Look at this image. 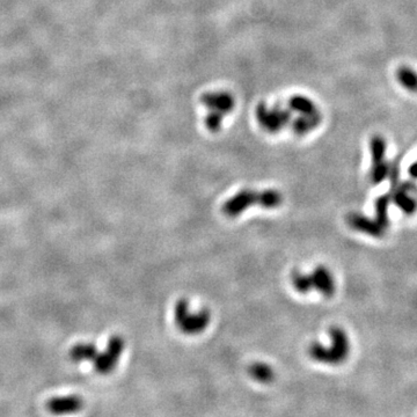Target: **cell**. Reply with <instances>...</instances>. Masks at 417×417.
Wrapping results in <instances>:
<instances>
[{"mask_svg": "<svg viewBox=\"0 0 417 417\" xmlns=\"http://www.w3.org/2000/svg\"><path fill=\"white\" fill-rule=\"evenodd\" d=\"M254 204L260 206L262 204V191L256 192L253 190H242L225 202V204L223 205V212L227 217L234 218Z\"/></svg>", "mask_w": 417, "mask_h": 417, "instance_id": "cell-5", "label": "cell"}, {"mask_svg": "<svg viewBox=\"0 0 417 417\" xmlns=\"http://www.w3.org/2000/svg\"><path fill=\"white\" fill-rule=\"evenodd\" d=\"M409 175L412 179H417V161L411 163L409 167Z\"/></svg>", "mask_w": 417, "mask_h": 417, "instance_id": "cell-15", "label": "cell"}, {"mask_svg": "<svg viewBox=\"0 0 417 417\" xmlns=\"http://www.w3.org/2000/svg\"><path fill=\"white\" fill-rule=\"evenodd\" d=\"M391 200L394 204L406 214H412L417 209V203L414 197L410 195V191L404 188L403 184L398 183L392 188Z\"/></svg>", "mask_w": 417, "mask_h": 417, "instance_id": "cell-9", "label": "cell"}, {"mask_svg": "<svg viewBox=\"0 0 417 417\" xmlns=\"http://www.w3.org/2000/svg\"><path fill=\"white\" fill-rule=\"evenodd\" d=\"M398 81L407 91L417 93V72L408 66H401L397 72Z\"/></svg>", "mask_w": 417, "mask_h": 417, "instance_id": "cell-11", "label": "cell"}, {"mask_svg": "<svg viewBox=\"0 0 417 417\" xmlns=\"http://www.w3.org/2000/svg\"><path fill=\"white\" fill-rule=\"evenodd\" d=\"M84 401L77 395H69V397L53 398L46 403V408L49 411L56 415L71 414V412L78 411L82 408Z\"/></svg>", "mask_w": 417, "mask_h": 417, "instance_id": "cell-8", "label": "cell"}, {"mask_svg": "<svg viewBox=\"0 0 417 417\" xmlns=\"http://www.w3.org/2000/svg\"><path fill=\"white\" fill-rule=\"evenodd\" d=\"M371 154H372V170L371 181L373 184H379L388 178L390 163L386 162V143L382 137L376 136L371 141Z\"/></svg>", "mask_w": 417, "mask_h": 417, "instance_id": "cell-4", "label": "cell"}, {"mask_svg": "<svg viewBox=\"0 0 417 417\" xmlns=\"http://www.w3.org/2000/svg\"><path fill=\"white\" fill-rule=\"evenodd\" d=\"M124 347V340L121 336L115 335L109 339L106 350L101 353L99 352V355L94 359V368L96 372L100 374L110 373L119 363Z\"/></svg>", "mask_w": 417, "mask_h": 417, "instance_id": "cell-3", "label": "cell"}, {"mask_svg": "<svg viewBox=\"0 0 417 417\" xmlns=\"http://www.w3.org/2000/svg\"><path fill=\"white\" fill-rule=\"evenodd\" d=\"M391 192L378 197L376 201V220L386 230L390 225L388 206L391 203Z\"/></svg>", "mask_w": 417, "mask_h": 417, "instance_id": "cell-12", "label": "cell"}, {"mask_svg": "<svg viewBox=\"0 0 417 417\" xmlns=\"http://www.w3.org/2000/svg\"><path fill=\"white\" fill-rule=\"evenodd\" d=\"M99 355L98 348L92 343H80L70 350V358L73 362L93 360Z\"/></svg>", "mask_w": 417, "mask_h": 417, "instance_id": "cell-10", "label": "cell"}, {"mask_svg": "<svg viewBox=\"0 0 417 417\" xmlns=\"http://www.w3.org/2000/svg\"><path fill=\"white\" fill-rule=\"evenodd\" d=\"M331 339V347L326 348L318 342L310 345L309 353L312 359L319 363L339 365L347 359L350 352V343L345 331L339 327H334L329 330Z\"/></svg>", "mask_w": 417, "mask_h": 417, "instance_id": "cell-1", "label": "cell"}, {"mask_svg": "<svg viewBox=\"0 0 417 417\" xmlns=\"http://www.w3.org/2000/svg\"><path fill=\"white\" fill-rule=\"evenodd\" d=\"M175 322L181 330L188 335H197L206 329L211 321V313L209 310H201L197 313L189 312V302L180 299L174 309Z\"/></svg>", "mask_w": 417, "mask_h": 417, "instance_id": "cell-2", "label": "cell"}, {"mask_svg": "<svg viewBox=\"0 0 417 417\" xmlns=\"http://www.w3.org/2000/svg\"><path fill=\"white\" fill-rule=\"evenodd\" d=\"M348 224L350 225L353 230L363 232L371 235L373 238H381L385 234V229L382 227L376 219H370L363 214L350 213L348 216Z\"/></svg>", "mask_w": 417, "mask_h": 417, "instance_id": "cell-7", "label": "cell"}, {"mask_svg": "<svg viewBox=\"0 0 417 417\" xmlns=\"http://www.w3.org/2000/svg\"><path fill=\"white\" fill-rule=\"evenodd\" d=\"M291 282L293 288L299 293H309L311 290H313L310 275H304V273L299 271H293L291 273Z\"/></svg>", "mask_w": 417, "mask_h": 417, "instance_id": "cell-14", "label": "cell"}, {"mask_svg": "<svg viewBox=\"0 0 417 417\" xmlns=\"http://www.w3.org/2000/svg\"><path fill=\"white\" fill-rule=\"evenodd\" d=\"M249 374L252 378H254L256 381L263 382V384H267V382H271L275 378V372L271 366H269L264 363H254L249 366Z\"/></svg>", "mask_w": 417, "mask_h": 417, "instance_id": "cell-13", "label": "cell"}, {"mask_svg": "<svg viewBox=\"0 0 417 417\" xmlns=\"http://www.w3.org/2000/svg\"><path fill=\"white\" fill-rule=\"evenodd\" d=\"M312 281V286L324 297H331L336 291L335 280L328 268L319 265L314 269V271L310 275Z\"/></svg>", "mask_w": 417, "mask_h": 417, "instance_id": "cell-6", "label": "cell"}]
</instances>
